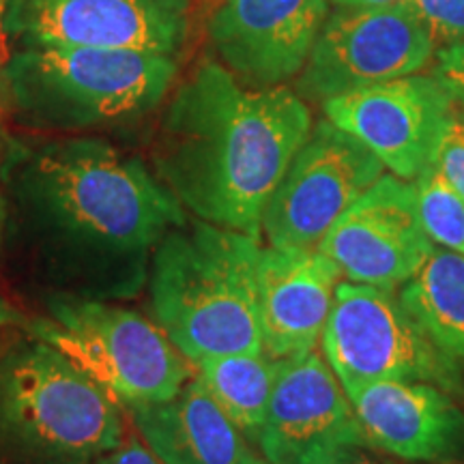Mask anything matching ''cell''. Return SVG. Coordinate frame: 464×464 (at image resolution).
Wrapping results in <instances>:
<instances>
[{
    "instance_id": "7402d4cb",
    "label": "cell",
    "mask_w": 464,
    "mask_h": 464,
    "mask_svg": "<svg viewBox=\"0 0 464 464\" xmlns=\"http://www.w3.org/2000/svg\"><path fill=\"white\" fill-rule=\"evenodd\" d=\"M432 75L448 91L454 103H464V33L437 50Z\"/></svg>"
},
{
    "instance_id": "5b68a950",
    "label": "cell",
    "mask_w": 464,
    "mask_h": 464,
    "mask_svg": "<svg viewBox=\"0 0 464 464\" xmlns=\"http://www.w3.org/2000/svg\"><path fill=\"white\" fill-rule=\"evenodd\" d=\"M174 73L172 56L155 52L26 45L5 80L33 123L80 130L140 119L164 100Z\"/></svg>"
},
{
    "instance_id": "5bb4252c",
    "label": "cell",
    "mask_w": 464,
    "mask_h": 464,
    "mask_svg": "<svg viewBox=\"0 0 464 464\" xmlns=\"http://www.w3.org/2000/svg\"><path fill=\"white\" fill-rule=\"evenodd\" d=\"M323 443L365 445L351 398L321 353L277 359V374L258 448L274 462L295 464Z\"/></svg>"
},
{
    "instance_id": "f1b7e54d",
    "label": "cell",
    "mask_w": 464,
    "mask_h": 464,
    "mask_svg": "<svg viewBox=\"0 0 464 464\" xmlns=\"http://www.w3.org/2000/svg\"><path fill=\"white\" fill-rule=\"evenodd\" d=\"M3 15H5V0H0V31H3Z\"/></svg>"
},
{
    "instance_id": "52a82bcc",
    "label": "cell",
    "mask_w": 464,
    "mask_h": 464,
    "mask_svg": "<svg viewBox=\"0 0 464 464\" xmlns=\"http://www.w3.org/2000/svg\"><path fill=\"white\" fill-rule=\"evenodd\" d=\"M321 346L346 393L382 381H421L464 393L460 365L423 334L393 290L342 280Z\"/></svg>"
},
{
    "instance_id": "1f68e13d",
    "label": "cell",
    "mask_w": 464,
    "mask_h": 464,
    "mask_svg": "<svg viewBox=\"0 0 464 464\" xmlns=\"http://www.w3.org/2000/svg\"><path fill=\"white\" fill-rule=\"evenodd\" d=\"M448 464H464V460H456V462H448Z\"/></svg>"
},
{
    "instance_id": "4dcf8cb0",
    "label": "cell",
    "mask_w": 464,
    "mask_h": 464,
    "mask_svg": "<svg viewBox=\"0 0 464 464\" xmlns=\"http://www.w3.org/2000/svg\"><path fill=\"white\" fill-rule=\"evenodd\" d=\"M0 228H3V198H0Z\"/></svg>"
},
{
    "instance_id": "30bf717a",
    "label": "cell",
    "mask_w": 464,
    "mask_h": 464,
    "mask_svg": "<svg viewBox=\"0 0 464 464\" xmlns=\"http://www.w3.org/2000/svg\"><path fill=\"white\" fill-rule=\"evenodd\" d=\"M324 116L357 138L392 174L415 181L437 164L454 100L434 75H404L323 102Z\"/></svg>"
},
{
    "instance_id": "ba28073f",
    "label": "cell",
    "mask_w": 464,
    "mask_h": 464,
    "mask_svg": "<svg viewBox=\"0 0 464 464\" xmlns=\"http://www.w3.org/2000/svg\"><path fill=\"white\" fill-rule=\"evenodd\" d=\"M437 45L404 0L379 7H340L324 20L299 89L314 100L368 89L417 73Z\"/></svg>"
},
{
    "instance_id": "277c9868",
    "label": "cell",
    "mask_w": 464,
    "mask_h": 464,
    "mask_svg": "<svg viewBox=\"0 0 464 464\" xmlns=\"http://www.w3.org/2000/svg\"><path fill=\"white\" fill-rule=\"evenodd\" d=\"M123 434L121 404L48 342L0 348V464H92Z\"/></svg>"
},
{
    "instance_id": "e0dca14e",
    "label": "cell",
    "mask_w": 464,
    "mask_h": 464,
    "mask_svg": "<svg viewBox=\"0 0 464 464\" xmlns=\"http://www.w3.org/2000/svg\"><path fill=\"white\" fill-rule=\"evenodd\" d=\"M127 411L144 445L161 464H241L249 454L246 437L196 374L164 402Z\"/></svg>"
},
{
    "instance_id": "83f0119b",
    "label": "cell",
    "mask_w": 464,
    "mask_h": 464,
    "mask_svg": "<svg viewBox=\"0 0 464 464\" xmlns=\"http://www.w3.org/2000/svg\"><path fill=\"white\" fill-rule=\"evenodd\" d=\"M241 464H288V462H274V460H269V458L256 456V454H252V451H249V454L241 460Z\"/></svg>"
},
{
    "instance_id": "6da1fadb",
    "label": "cell",
    "mask_w": 464,
    "mask_h": 464,
    "mask_svg": "<svg viewBox=\"0 0 464 464\" xmlns=\"http://www.w3.org/2000/svg\"><path fill=\"white\" fill-rule=\"evenodd\" d=\"M3 228L52 297L130 299L183 205L140 160L92 138L11 155Z\"/></svg>"
},
{
    "instance_id": "cb8c5ba5",
    "label": "cell",
    "mask_w": 464,
    "mask_h": 464,
    "mask_svg": "<svg viewBox=\"0 0 464 464\" xmlns=\"http://www.w3.org/2000/svg\"><path fill=\"white\" fill-rule=\"evenodd\" d=\"M368 450L355 443H323L301 454L295 464H381Z\"/></svg>"
},
{
    "instance_id": "603a6c76",
    "label": "cell",
    "mask_w": 464,
    "mask_h": 464,
    "mask_svg": "<svg viewBox=\"0 0 464 464\" xmlns=\"http://www.w3.org/2000/svg\"><path fill=\"white\" fill-rule=\"evenodd\" d=\"M437 166L443 172V177L451 183V188L464 198V121L458 119V116L451 121L450 130L445 133Z\"/></svg>"
},
{
    "instance_id": "3957f363",
    "label": "cell",
    "mask_w": 464,
    "mask_h": 464,
    "mask_svg": "<svg viewBox=\"0 0 464 464\" xmlns=\"http://www.w3.org/2000/svg\"><path fill=\"white\" fill-rule=\"evenodd\" d=\"M258 237L196 222L168 230L149 269L155 323L191 363L263 348Z\"/></svg>"
},
{
    "instance_id": "d6986e66",
    "label": "cell",
    "mask_w": 464,
    "mask_h": 464,
    "mask_svg": "<svg viewBox=\"0 0 464 464\" xmlns=\"http://www.w3.org/2000/svg\"><path fill=\"white\" fill-rule=\"evenodd\" d=\"M196 379L211 393L226 417L252 443H258L265 426L277 359L266 351L228 353L205 357L194 363Z\"/></svg>"
},
{
    "instance_id": "9c48e42d",
    "label": "cell",
    "mask_w": 464,
    "mask_h": 464,
    "mask_svg": "<svg viewBox=\"0 0 464 464\" xmlns=\"http://www.w3.org/2000/svg\"><path fill=\"white\" fill-rule=\"evenodd\" d=\"M382 174L385 166L372 150L324 119L271 194L260 232L269 247L316 249L335 219Z\"/></svg>"
},
{
    "instance_id": "9a60e30c",
    "label": "cell",
    "mask_w": 464,
    "mask_h": 464,
    "mask_svg": "<svg viewBox=\"0 0 464 464\" xmlns=\"http://www.w3.org/2000/svg\"><path fill=\"white\" fill-rule=\"evenodd\" d=\"M368 448L406 462L464 460V411L432 382L382 381L346 393Z\"/></svg>"
},
{
    "instance_id": "8fae6325",
    "label": "cell",
    "mask_w": 464,
    "mask_h": 464,
    "mask_svg": "<svg viewBox=\"0 0 464 464\" xmlns=\"http://www.w3.org/2000/svg\"><path fill=\"white\" fill-rule=\"evenodd\" d=\"M188 0H5L3 31L24 45L140 50L172 56Z\"/></svg>"
},
{
    "instance_id": "ffe728a7",
    "label": "cell",
    "mask_w": 464,
    "mask_h": 464,
    "mask_svg": "<svg viewBox=\"0 0 464 464\" xmlns=\"http://www.w3.org/2000/svg\"><path fill=\"white\" fill-rule=\"evenodd\" d=\"M420 222L437 247L464 256V198L439 166L426 168L413 181Z\"/></svg>"
},
{
    "instance_id": "4fadbf2b",
    "label": "cell",
    "mask_w": 464,
    "mask_h": 464,
    "mask_svg": "<svg viewBox=\"0 0 464 464\" xmlns=\"http://www.w3.org/2000/svg\"><path fill=\"white\" fill-rule=\"evenodd\" d=\"M324 20L327 0H224L208 33L237 75L277 86L305 67Z\"/></svg>"
},
{
    "instance_id": "7a4b0ae2",
    "label": "cell",
    "mask_w": 464,
    "mask_h": 464,
    "mask_svg": "<svg viewBox=\"0 0 464 464\" xmlns=\"http://www.w3.org/2000/svg\"><path fill=\"white\" fill-rule=\"evenodd\" d=\"M310 131L312 114L297 92L246 89L207 61L166 110L155 168L202 222L258 237L266 202Z\"/></svg>"
},
{
    "instance_id": "8992f818",
    "label": "cell",
    "mask_w": 464,
    "mask_h": 464,
    "mask_svg": "<svg viewBox=\"0 0 464 464\" xmlns=\"http://www.w3.org/2000/svg\"><path fill=\"white\" fill-rule=\"evenodd\" d=\"M31 334L125 409L164 402L196 374L158 323L110 301L50 297L48 316L31 323Z\"/></svg>"
},
{
    "instance_id": "d4e9b609",
    "label": "cell",
    "mask_w": 464,
    "mask_h": 464,
    "mask_svg": "<svg viewBox=\"0 0 464 464\" xmlns=\"http://www.w3.org/2000/svg\"><path fill=\"white\" fill-rule=\"evenodd\" d=\"M92 464H161V462L155 458L153 451L144 445L142 439L131 437L123 440L121 445H116L114 450L102 454Z\"/></svg>"
},
{
    "instance_id": "44dd1931",
    "label": "cell",
    "mask_w": 464,
    "mask_h": 464,
    "mask_svg": "<svg viewBox=\"0 0 464 464\" xmlns=\"http://www.w3.org/2000/svg\"><path fill=\"white\" fill-rule=\"evenodd\" d=\"M430 33L437 50L464 33V0H404Z\"/></svg>"
},
{
    "instance_id": "484cf974",
    "label": "cell",
    "mask_w": 464,
    "mask_h": 464,
    "mask_svg": "<svg viewBox=\"0 0 464 464\" xmlns=\"http://www.w3.org/2000/svg\"><path fill=\"white\" fill-rule=\"evenodd\" d=\"M338 7H379V5L400 3V0H332Z\"/></svg>"
},
{
    "instance_id": "4316f807",
    "label": "cell",
    "mask_w": 464,
    "mask_h": 464,
    "mask_svg": "<svg viewBox=\"0 0 464 464\" xmlns=\"http://www.w3.org/2000/svg\"><path fill=\"white\" fill-rule=\"evenodd\" d=\"M15 318H17V314L14 312V307H11V305L7 304V299H5L3 295H0V329H3L5 324L14 323Z\"/></svg>"
},
{
    "instance_id": "f546056e",
    "label": "cell",
    "mask_w": 464,
    "mask_h": 464,
    "mask_svg": "<svg viewBox=\"0 0 464 464\" xmlns=\"http://www.w3.org/2000/svg\"><path fill=\"white\" fill-rule=\"evenodd\" d=\"M0 114H3V73H0Z\"/></svg>"
},
{
    "instance_id": "2e32d148",
    "label": "cell",
    "mask_w": 464,
    "mask_h": 464,
    "mask_svg": "<svg viewBox=\"0 0 464 464\" xmlns=\"http://www.w3.org/2000/svg\"><path fill=\"white\" fill-rule=\"evenodd\" d=\"M342 277L340 266L318 247L260 249L258 318L271 357L314 351Z\"/></svg>"
},
{
    "instance_id": "ac0fdd59",
    "label": "cell",
    "mask_w": 464,
    "mask_h": 464,
    "mask_svg": "<svg viewBox=\"0 0 464 464\" xmlns=\"http://www.w3.org/2000/svg\"><path fill=\"white\" fill-rule=\"evenodd\" d=\"M400 304L450 359L464 365V256L437 247L400 286Z\"/></svg>"
},
{
    "instance_id": "7c38bea8",
    "label": "cell",
    "mask_w": 464,
    "mask_h": 464,
    "mask_svg": "<svg viewBox=\"0 0 464 464\" xmlns=\"http://www.w3.org/2000/svg\"><path fill=\"white\" fill-rule=\"evenodd\" d=\"M318 249L348 282L396 290L434 252L417 213L413 181L382 174L335 219Z\"/></svg>"
}]
</instances>
